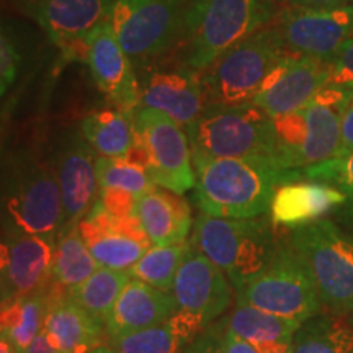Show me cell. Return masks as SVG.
<instances>
[{
    "instance_id": "1",
    "label": "cell",
    "mask_w": 353,
    "mask_h": 353,
    "mask_svg": "<svg viewBox=\"0 0 353 353\" xmlns=\"http://www.w3.org/2000/svg\"><path fill=\"white\" fill-rule=\"evenodd\" d=\"M195 200L201 213L247 219L268 213L278 185L298 180V170H278L257 161L193 152Z\"/></svg>"
},
{
    "instance_id": "2",
    "label": "cell",
    "mask_w": 353,
    "mask_h": 353,
    "mask_svg": "<svg viewBox=\"0 0 353 353\" xmlns=\"http://www.w3.org/2000/svg\"><path fill=\"white\" fill-rule=\"evenodd\" d=\"M63 226V201L52 159L19 151L0 165L2 234L57 236Z\"/></svg>"
},
{
    "instance_id": "3",
    "label": "cell",
    "mask_w": 353,
    "mask_h": 353,
    "mask_svg": "<svg viewBox=\"0 0 353 353\" xmlns=\"http://www.w3.org/2000/svg\"><path fill=\"white\" fill-rule=\"evenodd\" d=\"M278 8L273 0H187L182 64L201 72L234 44L270 25Z\"/></svg>"
},
{
    "instance_id": "4",
    "label": "cell",
    "mask_w": 353,
    "mask_h": 353,
    "mask_svg": "<svg viewBox=\"0 0 353 353\" xmlns=\"http://www.w3.org/2000/svg\"><path fill=\"white\" fill-rule=\"evenodd\" d=\"M353 87L327 85L306 107L273 118L280 170H303L341 152L342 114Z\"/></svg>"
},
{
    "instance_id": "5",
    "label": "cell",
    "mask_w": 353,
    "mask_h": 353,
    "mask_svg": "<svg viewBox=\"0 0 353 353\" xmlns=\"http://www.w3.org/2000/svg\"><path fill=\"white\" fill-rule=\"evenodd\" d=\"M190 244L223 270L236 293L263 270L275 254L272 221L214 218L205 213L193 223Z\"/></svg>"
},
{
    "instance_id": "6",
    "label": "cell",
    "mask_w": 353,
    "mask_h": 353,
    "mask_svg": "<svg viewBox=\"0 0 353 353\" xmlns=\"http://www.w3.org/2000/svg\"><path fill=\"white\" fill-rule=\"evenodd\" d=\"M288 52L272 23L234 44L201 70L206 108L252 103L265 77Z\"/></svg>"
},
{
    "instance_id": "7",
    "label": "cell",
    "mask_w": 353,
    "mask_h": 353,
    "mask_svg": "<svg viewBox=\"0 0 353 353\" xmlns=\"http://www.w3.org/2000/svg\"><path fill=\"white\" fill-rule=\"evenodd\" d=\"M188 139L193 152L210 157L247 159L278 169L273 118L254 103L208 107L188 131Z\"/></svg>"
},
{
    "instance_id": "8",
    "label": "cell",
    "mask_w": 353,
    "mask_h": 353,
    "mask_svg": "<svg viewBox=\"0 0 353 353\" xmlns=\"http://www.w3.org/2000/svg\"><path fill=\"white\" fill-rule=\"evenodd\" d=\"M237 303L304 322L322 311V299L307 265L291 242L276 245L267 267L237 291Z\"/></svg>"
},
{
    "instance_id": "9",
    "label": "cell",
    "mask_w": 353,
    "mask_h": 353,
    "mask_svg": "<svg viewBox=\"0 0 353 353\" xmlns=\"http://www.w3.org/2000/svg\"><path fill=\"white\" fill-rule=\"evenodd\" d=\"M134 145L130 157L145 169L152 183L183 195L195 188L192 144L187 131L159 110L139 107L132 114Z\"/></svg>"
},
{
    "instance_id": "10",
    "label": "cell",
    "mask_w": 353,
    "mask_h": 353,
    "mask_svg": "<svg viewBox=\"0 0 353 353\" xmlns=\"http://www.w3.org/2000/svg\"><path fill=\"white\" fill-rule=\"evenodd\" d=\"M290 242L307 265L322 304L347 314L353 299V236L322 218L293 229Z\"/></svg>"
},
{
    "instance_id": "11",
    "label": "cell",
    "mask_w": 353,
    "mask_h": 353,
    "mask_svg": "<svg viewBox=\"0 0 353 353\" xmlns=\"http://www.w3.org/2000/svg\"><path fill=\"white\" fill-rule=\"evenodd\" d=\"M187 0H114L110 25L131 59H151L182 43Z\"/></svg>"
},
{
    "instance_id": "12",
    "label": "cell",
    "mask_w": 353,
    "mask_h": 353,
    "mask_svg": "<svg viewBox=\"0 0 353 353\" xmlns=\"http://www.w3.org/2000/svg\"><path fill=\"white\" fill-rule=\"evenodd\" d=\"M286 50L325 59L353 38V2L335 7H280L273 19Z\"/></svg>"
},
{
    "instance_id": "13",
    "label": "cell",
    "mask_w": 353,
    "mask_h": 353,
    "mask_svg": "<svg viewBox=\"0 0 353 353\" xmlns=\"http://www.w3.org/2000/svg\"><path fill=\"white\" fill-rule=\"evenodd\" d=\"M327 85L329 70L324 59L288 52L265 77L252 103L278 118L306 107Z\"/></svg>"
},
{
    "instance_id": "14",
    "label": "cell",
    "mask_w": 353,
    "mask_h": 353,
    "mask_svg": "<svg viewBox=\"0 0 353 353\" xmlns=\"http://www.w3.org/2000/svg\"><path fill=\"white\" fill-rule=\"evenodd\" d=\"M79 229L95 262L113 270H130L152 247L136 216H114L99 200Z\"/></svg>"
},
{
    "instance_id": "15",
    "label": "cell",
    "mask_w": 353,
    "mask_h": 353,
    "mask_svg": "<svg viewBox=\"0 0 353 353\" xmlns=\"http://www.w3.org/2000/svg\"><path fill=\"white\" fill-rule=\"evenodd\" d=\"M114 0H25V8L68 59H83L85 39L108 21Z\"/></svg>"
},
{
    "instance_id": "16",
    "label": "cell",
    "mask_w": 353,
    "mask_h": 353,
    "mask_svg": "<svg viewBox=\"0 0 353 353\" xmlns=\"http://www.w3.org/2000/svg\"><path fill=\"white\" fill-rule=\"evenodd\" d=\"M82 61L87 63L97 87L113 108L132 118L139 108V81L132 59L121 48L110 21L88 34Z\"/></svg>"
},
{
    "instance_id": "17",
    "label": "cell",
    "mask_w": 353,
    "mask_h": 353,
    "mask_svg": "<svg viewBox=\"0 0 353 353\" xmlns=\"http://www.w3.org/2000/svg\"><path fill=\"white\" fill-rule=\"evenodd\" d=\"M97 152L83 138L81 128L65 132L52 157L63 201V226L79 224L99 200Z\"/></svg>"
},
{
    "instance_id": "18",
    "label": "cell",
    "mask_w": 353,
    "mask_h": 353,
    "mask_svg": "<svg viewBox=\"0 0 353 353\" xmlns=\"http://www.w3.org/2000/svg\"><path fill=\"white\" fill-rule=\"evenodd\" d=\"M172 296L176 307L196 319L205 329L226 312L231 304V283L221 268L190 244L175 275Z\"/></svg>"
},
{
    "instance_id": "19",
    "label": "cell",
    "mask_w": 353,
    "mask_h": 353,
    "mask_svg": "<svg viewBox=\"0 0 353 353\" xmlns=\"http://www.w3.org/2000/svg\"><path fill=\"white\" fill-rule=\"evenodd\" d=\"M139 107L165 113L188 134L206 110L201 72L185 64L154 70L139 82Z\"/></svg>"
},
{
    "instance_id": "20",
    "label": "cell",
    "mask_w": 353,
    "mask_h": 353,
    "mask_svg": "<svg viewBox=\"0 0 353 353\" xmlns=\"http://www.w3.org/2000/svg\"><path fill=\"white\" fill-rule=\"evenodd\" d=\"M43 330L61 353H69L77 347H100L107 337L105 324L72 301L69 290L52 280L44 290Z\"/></svg>"
},
{
    "instance_id": "21",
    "label": "cell",
    "mask_w": 353,
    "mask_h": 353,
    "mask_svg": "<svg viewBox=\"0 0 353 353\" xmlns=\"http://www.w3.org/2000/svg\"><path fill=\"white\" fill-rule=\"evenodd\" d=\"M347 200L345 193L334 185L298 179L278 185L268 213L273 226L293 231L322 219Z\"/></svg>"
},
{
    "instance_id": "22",
    "label": "cell",
    "mask_w": 353,
    "mask_h": 353,
    "mask_svg": "<svg viewBox=\"0 0 353 353\" xmlns=\"http://www.w3.org/2000/svg\"><path fill=\"white\" fill-rule=\"evenodd\" d=\"M176 311L179 307L172 293H164L144 281L131 278L121 290L105 322L107 339L154 327L165 322Z\"/></svg>"
},
{
    "instance_id": "23",
    "label": "cell",
    "mask_w": 353,
    "mask_h": 353,
    "mask_svg": "<svg viewBox=\"0 0 353 353\" xmlns=\"http://www.w3.org/2000/svg\"><path fill=\"white\" fill-rule=\"evenodd\" d=\"M8 249V285L12 296L41 291L52 280L56 254L54 236L2 234Z\"/></svg>"
},
{
    "instance_id": "24",
    "label": "cell",
    "mask_w": 353,
    "mask_h": 353,
    "mask_svg": "<svg viewBox=\"0 0 353 353\" xmlns=\"http://www.w3.org/2000/svg\"><path fill=\"white\" fill-rule=\"evenodd\" d=\"M134 214L152 245L159 247L185 242L193 226L188 201L157 185L138 198Z\"/></svg>"
},
{
    "instance_id": "25",
    "label": "cell",
    "mask_w": 353,
    "mask_h": 353,
    "mask_svg": "<svg viewBox=\"0 0 353 353\" xmlns=\"http://www.w3.org/2000/svg\"><path fill=\"white\" fill-rule=\"evenodd\" d=\"M301 322L281 317L250 304L237 303L226 327L249 342L259 353H291L293 337Z\"/></svg>"
},
{
    "instance_id": "26",
    "label": "cell",
    "mask_w": 353,
    "mask_h": 353,
    "mask_svg": "<svg viewBox=\"0 0 353 353\" xmlns=\"http://www.w3.org/2000/svg\"><path fill=\"white\" fill-rule=\"evenodd\" d=\"M205 330L192 316L176 311L165 322L154 327L108 337V347L118 353H183Z\"/></svg>"
},
{
    "instance_id": "27",
    "label": "cell",
    "mask_w": 353,
    "mask_h": 353,
    "mask_svg": "<svg viewBox=\"0 0 353 353\" xmlns=\"http://www.w3.org/2000/svg\"><path fill=\"white\" fill-rule=\"evenodd\" d=\"M81 131L100 157L128 159L134 145L132 118L117 108L97 110L81 121Z\"/></svg>"
},
{
    "instance_id": "28",
    "label": "cell",
    "mask_w": 353,
    "mask_h": 353,
    "mask_svg": "<svg viewBox=\"0 0 353 353\" xmlns=\"http://www.w3.org/2000/svg\"><path fill=\"white\" fill-rule=\"evenodd\" d=\"M291 353H353V324L348 316L319 312L301 322Z\"/></svg>"
},
{
    "instance_id": "29",
    "label": "cell",
    "mask_w": 353,
    "mask_h": 353,
    "mask_svg": "<svg viewBox=\"0 0 353 353\" xmlns=\"http://www.w3.org/2000/svg\"><path fill=\"white\" fill-rule=\"evenodd\" d=\"M44 290L0 304V337H6L17 353H23L41 332Z\"/></svg>"
},
{
    "instance_id": "30",
    "label": "cell",
    "mask_w": 353,
    "mask_h": 353,
    "mask_svg": "<svg viewBox=\"0 0 353 353\" xmlns=\"http://www.w3.org/2000/svg\"><path fill=\"white\" fill-rule=\"evenodd\" d=\"M100 265L87 249L79 224L64 226L56 236V254L52 265V281L65 290L87 280Z\"/></svg>"
},
{
    "instance_id": "31",
    "label": "cell",
    "mask_w": 353,
    "mask_h": 353,
    "mask_svg": "<svg viewBox=\"0 0 353 353\" xmlns=\"http://www.w3.org/2000/svg\"><path fill=\"white\" fill-rule=\"evenodd\" d=\"M130 280V273L125 270L100 267L81 285L70 288L69 296L92 317L105 324L121 290Z\"/></svg>"
},
{
    "instance_id": "32",
    "label": "cell",
    "mask_w": 353,
    "mask_h": 353,
    "mask_svg": "<svg viewBox=\"0 0 353 353\" xmlns=\"http://www.w3.org/2000/svg\"><path fill=\"white\" fill-rule=\"evenodd\" d=\"M188 249L190 241L174 245H154L126 272L131 278L144 281L164 293H172L175 275Z\"/></svg>"
},
{
    "instance_id": "33",
    "label": "cell",
    "mask_w": 353,
    "mask_h": 353,
    "mask_svg": "<svg viewBox=\"0 0 353 353\" xmlns=\"http://www.w3.org/2000/svg\"><path fill=\"white\" fill-rule=\"evenodd\" d=\"M97 180L100 188L123 190L130 195L139 198L154 187L151 176L138 162L132 159L97 157Z\"/></svg>"
},
{
    "instance_id": "34",
    "label": "cell",
    "mask_w": 353,
    "mask_h": 353,
    "mask_svg": "<svg viewBox=\"0 0 353 353\" xmlns=\"http://www.w3.org/2000/svg\"><path fill=\"white\" fill-rule=\"evenodd\" d=\"M299 179L306 176L309 180H317L341 188L353 205V151L343 152L341 156L329 159L321 164L309 165L298 170Z\"/></svg>"
},
{
    "instance_id": "35",
    "label": "cell",
    "mask_w": 353,
    "mask_h": 353,
    "mask_svg": "<svg viewBox=\"0 0 353 353\" xmlns=\"http://www.w3.org/2000/svg\"><path fill=\"white\" fill-rule=\"evenodd\" d=\"M324 61L329 70V85L353 87V38Z\"/></svg>"
},
{
    "instance_id": "36",
    "label": "cell",
    "mask_w": 353,
    "mask_h": 353,
    "mask_svg": "<svg viewBox=\"0 0 353 353\" xmlns=\"http://www.w3.org/2000/svg\"><path fill=\"white\" fill-rule=\"evenodd\" d=\"M20 68V54L13 39L0 25V97L15 82Z\"/></svg>"
},
{
    "instance_id": "37",
    "label": "cell",
    "mask_w": 353,
    "mask_h": 353,
    "mask_svg": "<svg viewBox=\"0 0 353 353\" xmlns=\"http://www.w3.org/2000/svg\"><path fill=\"white\" fill-rule=\"evenodd\" d=\"M183 353H223V347H221V329L208 327L185 348Z\"/></svg>"
},
{
    "instance_id": "38",
    "label": "cell",
    "mask_w": 353,
    "mask_h": 353,
    "mask_svg": "<svg viewBox=\"0 0 353 353\" xmlns=\"http://www.w3.org/2000/svg\"><path fill=\"white\" fill-rule=\"evenodd\" d=\"M221 347L223 353H259L249 342L228 327L221 329Z\"/></svg>"
},
{
    "instance_id": "39",
    "label": "cell",
    "mask_w": 353,
    "mask_h": 353,
    "mask_svg": "<svg viewBox=\"0 0 353 353\" xmlns=\"http://www.w3.org/2000/svg\"><path fill=\"white\" fill-rule=\"evenodd\" d=\"M12 298V290L8 285V249L3 236H0V304Z\"/></svg>"
},
{
    "instance_id": "40",
    "label": "cell",
    "mask_w": 353,
    "mask_h": 353,
    "mask_svg": "<svg viewBox=\"0 0 353 353\" xmlns=\"http://www.w3.org/2000/svg\"><path fill=\"white\" fill-rule=\"evenodd\" d=\"M353 151V97L348 101L345 112L342 114V125H341V152Z\"/></svg>"
},
{
    "instance_id": "41",
    "label": "cell",
    "mask_w": 353,
    "mask_h": 353,
    "mask_svg": "<svg viewBox=\"0 0 353 353\" xmlns=\"http://www.w3.org/2000/svg\"><path fill=\"white\" fill-rule=\"evenodd\" d=\"M280 7H303V8H322L335 7L342 3L353 2V0H273Z\"/></svg>"
},
{
    "instance_id": "42",
    "label": "cell",
    "mask_w": 353,
    "mask_h": 353,
    "mask_svg": "<svg viewBox=\"0 0 353 353\" xmlns=\"http://www.w3.org/2000/svg\"><path fill=\"white\" fill-rule=\"evenodd\" d=\"M23 353H61V352L52 345L50 339H48L46 332L41 329V332L33 339V342L30 343L28 348H26Z\"/></svg>"
},
{
    "instance_id": "43",
    "label": "cell",
    "mask_w": 353,
    "mask_h": 353,
    "mask_svg": "<svg viewBox=\"0 0 353 353\" xmlns=\"http://www.w3.org/2000/svg\"><path fill=\"white\" fill-rule=\"evenodd\" d=\"M0 353H17L6 337H0Z\"/></svg>"
},
{
    "instance_id": "44",
    "label": "cell",
    "mask_w": 353,
    "mask_h": 353,
    "mask_svg": "<svg viewBox=\"0 0 353 353\" xmlns=\"http://www.w3.org/2000/svg\"><path fill=\"white\" fill-rule=\"evenodd\" d=\"M87 353H118L117 350H113L112 347H107V345H100V347H95V348H90Z\"/></svg>"
},
{
    "instance_id": "45",
    "label": "cell",
    "mask_w": 353,
    "mask_h": 353,
    "mask_svg": "<svg viewBox=\"0 0 353 353\" xmlns=\"http://www.w3.org/2000/svg\"><path fill=\"white\" fill-rule=\"evenodd\" d=\"M347 314H348V319H350V321H352V324H353V299H352L350 306H348V311H347Z\"/></svg>"
},
{
    "instance_id": "46",
    "label": "cell",
    "mask_w": 353,
    "mask_h": 353,
    "mask_svg": "<svg viewBox=\"0 0 353 353\" xmlns=\"http://www.w3.org/2000/svg\"><path fill=\"white\" fill-rule=\"evenodd\" d=\"M88 350H90V348H87V347H77L76 350H72V352H69V353H87Z\"/></svg>"
}]
</instances>
